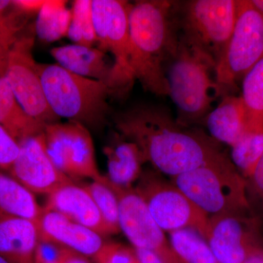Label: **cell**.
Instances as JSON below:
<instances>
[{
    "mask_svg": "<svg viewBox=\"0 0 263 263\" xmlns=\"http://www.w3.org/2000/svg\"><path fill=\"white\" fill-rule=\"evenodd\" d=\"M113 138L104 148L108 162V175L105 176L117 186L131 187L139 179L143 172L142 165L146 160L136 143L119 133Z\"/></svg>",
    "mask_w": 263,
    "mask_h": 263,
    "instance_id": "cell-19",
    "label": "cell"
},
{
    "mask_svg": "<svg viewBox=\"0 0 263 263\" xmlns=\"http://www.w3.org/2000/svg\"><path fill=\"white\" fill-rule=\"evenodd\" d=\"M20 153L8 174L33 194L50 195L72 179L55 167L45 150L42 133L19 141Z\"/></svg>",
    "mask_w": 263,
    "mask_h": 263,
    "instance_id": "cell-14",
    "label": "cell"
},
{
    "mask_svg": "<svg viewBox=\"0 0 263 263\" xmlns=\"http://www.w3.org/2000/svg\"><path fill=\"white\" fill-rule=\"evenodd\" d=\"M34 38H18L10 48L5 77L24 110L44 124L58 122L50 108L32 55Z\"/></svg>",
    "mask_w": 263,
    "mask_h": 263,
    "instance_id": "cell-11",
    "label": "cell"
},
{
    "mask_svg": "<svg viewBox=\"0 0 263 263\" xmlns=\"http://www.w3.org/2000/svg\"><path fill=\"white\" fill-rule=\"evenodd\" d=\"M135 253L140 263H167L162 257L152 251L134 249Z\"/></svg>",
    "mask_w": 263,
    "mask_h": 263,
    "instance_id": "cell-35",
    "label": "cell"
},
{
    "mask_svg": "<svg viewBox=\"0 0 263 263\" xmlns=\"http://www.w3.org/2000/svg\"><path fill=\"white\" fill-rule=\"evenodd\" d=\"M51 54L66 70L82 77L103 81L115 93L130 84L119 73L114 62L109 60L108 53L99 48L66 45L52 48Z\"/></svg>",
    "mask_w": 263,
    "mask_h": 263,
    "instance_id": "cell-15",
    "label": "cell"
},
{
    "mask_svg": "<svg viewBox=\"0 0 263 263\" xmlns=\"http://www.w3.org/2000/svg\"><path fill=\"white\" fill-rule=\"evenodd\" d=\"M13 8V1L10 0H0V17L5 18V13Z\"/></svg>",
    "mask_w": 263,
    "mask_h": 263,
    "instance_id": "cell-39",
    "label": "cell"
},
{
    "mask_svg": "<svg viewBox=\"0 0 263 263\" xmlns=\"http://www.w3.org/2000/svg\"><path fill=\"white\" fill-rule=\"evenodd\" d=\"M48 196L45 209L60 213L103 237L109 235L96 204L84 186L67 183Z\"/></svg>",
    "mask_w": 263,
    "mask_h": 263,
    "instance_id": "cell-17",
    "label": "cell"
},
{
    "mask_svg": "<svg viewBox=\"0 0 263 263\" xmlns=\"http://www.w3.org/2000/svg\"><path fill=\"white\" fill-rule=\"evenodd\" d=\"M45 150L59 171L70 179L99 180L102 175L95 160L89 129L79 123L46 124L42 133Z\"/></svg>",
    "mask_w": 263,
    "mask_h": 263,
    "instance_id": "cell-9",
    "label": "cell"
},
{
    "mask_svg": "<svg viewBox=\"0 0 263 263\" xmlns=\"http://www.w3.org/2000/svg\"><path fill=\"white\" fill-rule=\"evenodd\" d=\"M18 27L10 21L8 17H0V37L4 38L10 43H15L18 39L16 34Z\"/></svg>",
    "mask_w": 263,
    "mask_h": 263,
    "instance_id": "cell-34",
    "label": "cell"
},
{
    "mask_svg": "<svg viewBox=\"0 0 263 263\" xmlns=\"http://www.w3.org/2000/svg\"><path fill=\"white\" fill-rule=\"evenodd\" d=\"M170 245L181 263H219L202 235L184 228L169 233Z\"/></svg>",
    "mask_w": 263,
    "mask_h": 263,
    "instance_id": "cell-25",
    "label": "cell"
},
{
    "mask_svg": "<svg viewBox=\"0 0 263 263\" xmlns=\"http://www.w3.org/2000/svg\"><path fill=\"white\" fill-rule=\"evenodd\" d=\"M108 181L119 200L121 231L134 249L152 251L167 263H181L173 252L163 230L151 215L134 187H121Z\"/></svg>",
    "mask_w": 263,
    "mask_h": 263,
    "instance_id": "cell-12",
    "label": "cell"
},
{
    "mask_svg": "<svg viewBox=\"0 0 263 263\" xmlns=\"http://www.w3.org/2000/svg\"><path fill=\"white\" fill-rule=\"evenodd\" d=\"M58 263H91L88 259V257H85L77 253V252H73L72 250H69L67 254H66L65 257L62 259V261H60Z\"/></svg>",
    "mask_w": 263,
    "mask_h": 263,
    "instance_id": "cell-37",
    "label": "cell"
},
{
    "mask_svg": "<svg viewBox=\"0 0 263 263\" xmlns=\"http://www.w3.org/2000/svg\"><path fill=\"white\" fill-rule=\"evenodd\" d=\"M246 180L249 202L253 200L259 210V218L263 219V155L252 174Z\"/></svg>",
    "mask_w": 263,
    "mask_h": 263,
    "instance_id": "cell-31",
    "label": "cell"
},
{
    "mask_svg": "<svg viewBox=\"0 0 263 263\" xmlns=\"http://www.w3.org/2000/svg\"><path fill=\"white\" fill-rule=\"evenodd\" d=\"M176 3L143 0L129 11V68L133 79L158 96L168 95L165 65L176 47Z\"/></svg>",
    "mask_w": 263,
    "mask_h": 263,
    "instance_id": "cell-2",
    "label": "cell"
},
{
    "mask_svg": "<svg viewBox=\"0 0 263 263\" xmlns=\"http://www.w3.org/2000/svg\"><path fill=\"white\" fill-rule=\"evenodd\" d=\"M241 81L247 130H263V56Z\"/></svg>",
    "mask_w": 263,
    "mask_h": 263,
    "instance_id": "cell-23",
    "label": "cell"
},
{
    "mask_svg": "<svg viewBox=\"0 0 263 263\" xmlns=\"http://www.w3.org/2000/svg\"><path fill=\"white\" fill-rule=\"evenodd\" d=\"M260 219L253 209L209 217L205 239L219 263H243L263 246Z\"/></svg>",
    "mask_w": 263,
    "mask_h": 263,
    "instance_id": "cell-10",
    "label": "cell"
},
{
    "mask_svg": "<svg viewBox=\"0 0 263 263\" xmlns=\"http://www.w3.org/2000/svg\"><path fill=\"white\" fill-rule=\"evenodd\" d=\"M35 221L0 213V256L9 263H35Z\"/></svg>",
    "mask_w": 263,
    "mask_h": 263,
    "instance_id": "cell-18",
    "label": "cell"
},
{
    "mask_svg": "<svg viewBox=\"0 0 263 263\" xmlns=\"http://www.w3.org/2000/svg\"><path fill=\"white\" fill-rule=\"evenodd\" d=\"M37 68L48 105L57 117L91 129L105 125L108 99L115 93L108 84L76 75L58 64L38 63Z\"/></svg>",
    "mask_w": 263,
    "mask_h": 263,
    "instance_id": "cell-3",
    "label": "cell"
},
{
    "mask_svg": "<svg viewBox=\"0 0 263 263\" xmlns=\"http://www.w3.org/2000/svg\"><path fill=\"white\" fill-rule=\"evenodd\" d=\"M84 187L92 197L109 235L121 232L119 226V204L117 194L110 186L106 176L95 180Z\"/></svg>",
    "mask_w": 263,
    "mask_h": 263,
    "instance_id": "cell-26",
    "label": "cell"
},
{
    "mask_svg": "<svg viewBox=\"0 0 263 263\" xmlns=\"http://www.w3.org/2000/svg\"><path fill=\"white\" fill-rule=\"evenodd\" d=\"M0 263H9L8 262V261L5 260L3 257H2L1 256H0Z\"/></svg>",
    "mask_w": 263,
    "mask_h": 263,
    "instance_id": "cell-41",
    "label": "cell"
},
{
    "mask_svg": "<svg viewBox=\"0 0 263 263\" xmlns=\"http://www.w3.org/2000/svg\"><path fill=\"white\" fill-rule=\"evenodd\" d=\"M263 155V130H247L231 146V160L246 179Z\"/></svg>",
    "mask_w": 263,
    "mask_h": 263,
    "instance_id": "cell-27",
    "label": "cell"
},
{
    "mask_svg": "<svg viewBox=\"0 0 263 263\" xmlns=\"http://www.w3.org/2000/svg\"><path fill=\"white\" fill-rule=\"evenodd\" d=\"M136 263H140L139 261H138V260H137V262Z\"/></svg>",
    "mask_w": 263,
    "mask_h": 263,
    "instance_id": "cell-42",
    "label": "cell"
},
{
    "mask_svg": "<svg viewBox=\"0 0 263 263\" xmlns=\"http://www.w3.org/2000/svg\"><path fill=\"white\" fill-rule=\"evenodd\" d=\"M0 125L18 142L41 134L46 125L24 110L5 76L0 78Z\"/></svg>",
    "mask_w": 263,
    "mask_h": 263,
    "instance_id": "cell-21",
    "label": "cell"
},
{
    "mask_svg": "<svg viewBox=\"0 0 263 263\" xmlns=\"http://www.w3.org/2000/svg\"><path fill=\"white\" fill-rule=\"evenodd\" d=\"M176 8L180 37L203 53L216 67L234 29L237 1L192 0Z\"/></svg>",
    "mask_w": 263,
    "mask_h": 263,
    "instance_id": "cell-6",
    "label": "cell"
},
{
    "mask_svg": "<svg viewBox=\"0 0 263 263\" xmlns=\"http://www.w3.org/2000/svg\"><path fill=\"white\" fill-rule=\"evenodd\" d=\"M243 263H263V246L254 249Z\"/></svg>",
    "mask_w": 263,
    "mask_h": 263,
    "instance_id": "cell-38",
    "label": "cell"
},
{
    "mask_svg": "<svg viewBox=\"0 0 263 263\" xmlns=\"http://www.w3.org/2000/svg\"><path fill=\"white\" fill-rule=\"evenodd\" d=\"M46 0H16L13 1V9L23 14L38 13Z\"/></svg>",
    "mask_w": 263,
    "mask_h": 263,
    "instance_id": "cell-33",
    "label": "cell"
},
{
    "mask_svg": "<svg viewBox=\"0 0 263 263\" xmlns=\"http://www.w3.org/2000/svg\"><path fill=\"white\" fill-rule=\"evenodd\" d=\"M263 56V15L252 1H237L234 29L214 70L216 96L230 95Z\"/></svg>",
    "mask_w": 263,
    "mask_h": 263,
    "instance_id": "cell-7",
    "label": "cell"
},
{
    "mask_svg": "<svg viewBox=\"0 0 263 263\" xmlns=\"http://www.w3.org/2000/svg\"><path fill=\"white\" fill-rule=\"evenodd\" d=\"M13 43L0 37V78L5 76L10 48Z\"/></svg>",
    "mask_w": 263,
    "mask_h": 263,
    "instance_id": "cell-36",
    "label": "cell"
},
{
    "mask_svg": "<svg viewBox=\"0 0 263 263\" xmlns=\"http://www.w3.org/2000/svg\"><path fill=\"white\" fill-rule=\"evenodd\" d=\"M43 209L34 194L8 173L0 171V213L36 222Z\"/></svg>",
    "mask_w": 263,
    "mask_h": 263,
    "instance_id": "cell-22",
    "label": "cell"
},
{
    "mask_svg": "<svg viewBox=\"0 0 263 263\" xmlns=\"http://www.w3.org/2000/svg\"><path fill=\"white\" fill-rule=\"evenodd\" d=\"M252 4L263 15V0H251Z\"/></svg>",
    "mask_w": 263,
    "mask_h": 263,
    "instance_id": "cell-40",
    "label": "cell"
},
{
    "mask_svg": "<svg viewBox=\"0 0 263 263\" xmlns=\"http://www.w3.org/2000/svg\"><path fill=\"white\" fill-rule=\"evenodd\" d=\"M134 190L163 231L191 228L205 238L209 216L159 171H143Z\"/></svg>",
    "mask_w": 263,
    "mask_h": 263,
    "instance_id": "cell-8",
    "label": "cell"
},
{
    "mask_svg": "<svg viewBox=\"0 0 263 263\" xmlns=\"http://www.w3.org/2000/svg\"><path fill=\"white\" fill-rule=\"evenodd\" d=\"M215 65L201 52L180 37L165 65L168 95L176 110V120L185 127L203 121L212 110L216 95L211 72Z\"/></svg>",
    "mask_w": 263,
    "mask_h": 263,
    "instance_id": "cell-4",
    "label": "cell"
},
{
    "mask_svg": "<svg viewBox=\"0 0 263 263\" xmlns=\"http://www.w3.org/2000/svg\"><path fill=\"white\" fill-rule=\"evenodd\" d=\"M204 122L212 138L233 146L247 130V115L240 97L228 95L208 114Z\"/></svg>",
    "mask_w": 263,
    "mask_h": 263,
    "instance_id": "cell-20",
    "label": "cell"
},
{
    "mask_svg": "<svg viewBox=\"0 0 263 263\" xmlns=\"http://www.w3.org/2000/svg\"><path fill=\"white\" fill-rule=\"evenodd\" d=\"M113 119L117 133L136 143L146 162L171 178L223 153L211 136L181 125L164 107L141 104L116 114Z\"/></svg>",
    "mask_w": 263,
    "mask_h": 263,
    "instance_id": "cell-1",
    "label": "cell"
},
{
    "mask_svg": "<svg viewBox=\"0 0 263 263\" xmlns=\"http://www.w3.org/2000/svg\"><path fill=\"white\" fill-rule=\"evenodd\" d=\"M130 3L122 0H92L93 21L99 48L113 57L119 73L129 83Z\"/></svg>",
    "mask_w": 263,
    "mask_h": 263,
    "instance_id": "cell-13",
    "label": "cell"
},
{
    "mask_svg": "<svg viewBox=\"0 0 263 263\" xmlns=\"http://www.w3.org/2000/svg\"><path fill=\"white\" fill-rule=\"evenodd\" d=\"M71 9L67 2L46 0L37 13L35 32L45 42L51 43L67 35L71 22Z\"/></svg>",
    "mask_w": 263,
    "mask_h": 263,
    "instance_id": "cell-24",
    "label": "cell"
},
{
    "mask_svg": "<svg viewBox=\"0 0 263 263\" xmlns=\"http://www.w3.org/2000/svg\"><path fill=\"white\" fill-rule=\"evenodd\" d=\"M171 179L209 217L252 209L247 180L224 153Z\"/></svg>",
    "mask_w": 263,
    "mask_h": 263,
    "instance_id": "cell-5",
    "label": "cell"
},
{
    "mask_svg": "<svg viewBox=\"0 0 263 263\" xmlns=\"http://www.w3.org/2000/svg\"><path fill=\"white\" fill-rule=\"evenodd\" d=\"M70 249L52 242L40 240L35 251V263H58Z\"/></svg>",
    "mask_w": 263,
    "mask_h": 263,
    "instance_id": "cell-32",
    "label": "cell"
},
{
    "mask_svg": "<svg viewBox=\"0 0 263 263\" xmlns=\"http://www.w3.org/2000/svg\"><path fill=\"white\" fill-rule=\"evenodd\" d=\"M95 263H136L138 258L134 249L115 242H105L92 257Z\"/></svg>",
    "mask_w": 263,
    "mask_h": 263,
    "instance_id": "cell-29",
    "label": "cell"
},
{
    "mask_svg": "<svg viewBox=\"0 0 263 263\" xmlns=\"http://www.w3.org/2000/svg\"><path fill=\"white\" fill-rule=\"evenodd\" d=\"M19 153L18 142L0 125V171L8 174Z\"/></svg>",
    "mask_w": 263,
    "mask_h": 263,
    "instance_id": "cell-30",
    "label": "cell"
},
{
    "mask_svg": "<svg viewBox=\"0 0 263 263\" xmlns=\"http://www.w3.org/2000/svg\"><path fill=\"white\" fill-rule=\"evenodd\" d=\"M37 223L39 240L52 242L82 254L93 257L103 247V236L94 230L71 220L60 213L43 208Z\"/></svg>",
    "mask_w": 263,
    "mask_h": 263,
    "instance_id": "cell-16",
    "label": "cell"
},
{
    "mask_svg": "<svg viewBox=\"0 0 263 263\" xmlns=\"http://www.w3.org/2000/svg\"><path fill=\"white\" fill-rule=\"evenodd\" d=\"M71 13L67 37L74 44L94 47L98 40L93 21L92 0H76L72 3Z\"/></svg>",
    "mask_w": 263,
    "mask_h": 263,
    "instance_id": "cell-28",
    "label": "cell"
}]
</instances>
